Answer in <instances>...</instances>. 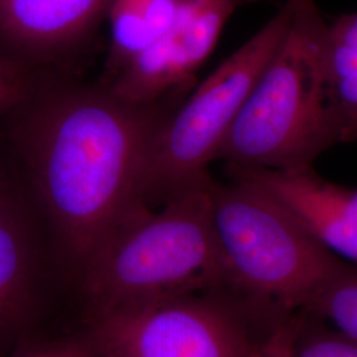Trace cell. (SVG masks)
<instances>
[{"label": "cell", "instance_id": "6da1fadb", "mask_svg": "<svg viewBox=\"0 0 357 357\" xmlns=\"http://www.w3.org/2000/svg\"><path fill=\"white\" fill-rule=\"evenodd\" d=\"M26 184L59 255L75 273L139 200L142 174L165 122L159 103L109 86L31 93L11 112Z\"/></svg>", "mask_w": 357, "mask_h": 357}, {"label": "cell", "instance_id": "7a4b0ae2", "mask_svg": "<svg viewBox=\"0 0 357 357\" xmlns=\"http://www.w3.org/2000/svg\"><path fill=\"white\" fill-rule=\"evenodd\" d=\"M213 178L134 205L77 273L89 311L228 290L212 222Z\"/></svg>", "mask_w": 357, "mask_h": 357}, {"label": "cell", "instance_id": "3957f363", "mask_svg": "<svg viewBox=\"0 0 357 357\" xmlns=\"http://www.w3.org/2000/svg\"><path fill=\"white\" fill-rule=\"evenodd\" d=\"M328 24L317 0H294L293 16L243 103L217 159L299 169L340 143L327 69Z\"/></svg>", "mask_w": 357, "mask_h": 357}, {"label": "cell", "instance_id": "277c9868", "mask_svg": "<svg viewBox=\"0 0 357 357\" xmlns=\"http://www.w3.org/2000/svg\"><path fill=\"white\" fill-rule=\"evenodd\" d=\"M211 205L230 291L255 306L282 317L307 311L354 266L250 183L213 180Z\"/></svg>", "mask_w": 357, "mask_h": 357}, {"label": "cell", "instance_id": "5b68a950", "mask_svg": "<svg viewBox=\"0 0 357 357\" xmlns=\"http://www.w3.org/2000/svg\"><path fill=\"white\" fill-rule=\"evenodd\" d=\"M294 0L217 68L185 103L168 114L153 138L139 184V200L158 204L169 195L212 178L217 159L243 103L277 51L291 16Z\"/></svg>", "mask_w": 357, "mask_h": 357}, {"label": "cell", "instance_id": "8992f818", "mask_svg": "<svg viewBox=\"0 0 357 357\" xmlns=\"http://www.w3.org/2000/svg\"><path fill=\"white\" fill-rule=\"evenodd\" d=\"M228 293L91 310L85 333L100 357H250L273 327L257 333L249 308L258 306Z\"/></svg>", "mask_w": 357, "mask_h": 357}, {"label": "cell", "instance_id": "52a82bcc", "mask_svg": "<svg viewBox=\"0 0 357 357\" xmlns=\"http://www.w3.org/2000/svg\"><path fill=\"white\" fill-rule=\"evenodd\" d=\"M246 0H180L172 26L114 72L110 89L153 105L191 79L216 47L230 16Z\"/></svg>", "mask_w": 357, "mask_h": 357}, {"label": "cell", "instance_id": "ba28073f", "mask_svg": "<svg viewBox=\"0 0 357 357\" xmlns=\"http://www.w3.org/2000/svg\"><path fill=\"white\" fill-rule=\"evenodd\" d=\"M228 174L268 193L315 240L357 268L354 190L321 178L314 167L275 169L228 165Z\"/></svg>", "mask_w": 357, "mask_h": 357}, {"label": "cell", "instance_id": "9c48e42d", "mask_svg": "<svg viewBox=\"0 0 357 357\" xmlns=\"http://www.w3.org/2000/svg\"><path fill=\"white\" fill-rule=\"evenodd\" d=\"M43 218L23 180L0 172V335L19 327L38 296Z\"/></svg>", "mask_w": 357, "mask_h": 357}, {"label": "cell", "instance_id": "30bf717a", "mask_svg": "<svg viewBox=\"0 0 357 357\" xmlns=\"http://www.w3.org/2000/svg\"><path fill=\"white\" fill-rule=\"evenodd\" d=\"M113 0H0V51L13 60L50 59L88 38Z\"/></svg>", "mask_w": 357, "mask_h": 357}, {"label": "cell", "instance_id": "8fae6325", "mask_svg": "<svg viewBox=\"0 0 357 357\" xmlns=\"http://www.w3.org/2000/svg\"><path fill=\"white\" fill-rule=\"evenodd\" d=\"M180 0H113L107 13L114 72L172 26Z\"/></svg>", "mask_w": 357, "mask_h": 357}, {"label": "cell", "instance_id": "7c38bea8", "mask_svg": "<svg viewBox=\"0 0 357 357\" xmlns=\"http://www.w3.org/2000/svg\"><path fill=\"white\" fill-rule=\"evenodd\" d=\"M307 312L357 342V268L333 280Z\"/></svg>", "mask_w": 357, "mask_h": 357}, {"label": "cell", "instance_id": "4fadbf2b", "mask_svg": "<svg viewBox=\"0 0 357 357\" xmlns=\"http://www.w3.org/2000/svg\"><path fill=\"white\" fill-rule=\"evenodd\" d=\"M315 319H299L291 357H357L356 340Z\"/></svg>", "mask_w": 357, "mask_h": 357}, {"label": "cell", "instance_id": "5bb4252c", "mask_svg": "<svg viewBox=\"0 0 357 357\" xmlns=\"http://www.w3.org/2000/svg\"><path fill=\"white\" fill-rule=\"evenodd\" d=\"M357 68V13L343 15L328 26V77L340 76Z\"/></svg>", "mask_w": 357, "mask_h": 357}, {"label": "cell", "instance_id": "9a60e30c", "mask_svg": "<svg viewBox=\"0 0 357 357\" xmlns=\"http://www.w3.org/2000/svg\"><path fill=\"white\" fill-rule=\"evenodd\" d=\"M332 107L340 143L357 139V68L330 78Z\"/></svg>", "mask_w": 357, "mask_h": 357}, {"label": "cell", "instance_id": "2e32d148", "mask_svg": "<svg viewBox=\"0 0 357 357\" xmlns=\"http://www.w3.org/2000/svg\"><path fill=\"white\" fill-rule=\"evenodd\" d=\"M33 88L26 65L0 51V119L11 114Z\"/></svg>", "mask_w": 357, "mask_h": 357}, {"label": "cell", "instance_id": "e0dca14e", "mask_svg": "<svg viewBox=\"0 0 357 357\" xmlns=\"http://www.w3.org/2000/svg\"><path fill=\"white\" fill-rule=\"evenodd\" d=\"M15 357H100L86 333L29 345Z\"/></svg>", "mask_w": 357, "mask_h": 357}, {"label": "cell", "instance_id": "ac0fdd59", "mask_svg": "<svg viewBox=\"0 0 357 357\" xmlns=\"http://www.w3.org/2000/svg\"><path fill=\"white\" fill-rule=\"evenodd\" d=\"M299 319L291 315L280 320L255 347L250 357H291Z\"/></svg>", "mask_w": 357, "mask_h": 357}]
</instances>
